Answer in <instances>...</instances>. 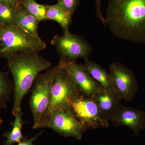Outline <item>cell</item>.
<instances>
[{"label":"cell","instance_id":"cell-1","mask_svg":"<svg viewBox=\"0 0 145 145\" xmlns=\"http://www.w3.org/2000/svg\"><path fill=\"white\" fill-rule=\"evenodd\" d=\"M105 20L118 39L145 44V0H108Z\"/></svg>","mask_w":145,"mask_h":145},{"label":"cell","instance_id":"cell-2","mask_svg":"<svg viewBox=\"0 0 145 145\" xmlns=\"http://www.w3.org/2000/svg\"><path fill=\"white\" fill-rule=\"evenodd\" d=\"M7 59L9 72L13 79V116L22 111V103L24 96L33 86L39 74L52 67V64L38 53H19Z\"/></svg>","mask_w":145,"mask_h":145},{"label":"cell","instance_id":"cell-3","mask_svg":"<svg viewBox=\"0 0 145 145\" xmlns=\"http://www.w3.org/2000/svg\"><path fill=\"white\" fill-rule=\"evenodd\" d=\"M46 43L19 26L0 25V57L8 58L19 53H38L45 49Z\"/></svg>","mask_w":145,"mask_h":145},{"label":"cell","instance_id":"cell-4","mask_svg":"<svg viewBox=\"0 0 145 145\" xmlns=\"http://www.w3.org/2000/svg\"><path fill=\"white\" fill-rule=\"evenodd\" d=\"M39 128H49L64 137L82 139L83 134L89 129L81 123L70 109L48 110L42 116Z\"/></svg>","mask_w":145,"mask_h":145},{"label":"cell","instance_id":"cell-5","mask_svg":"<svg viewBox=\"0 0 145 145\" xmlns=\"http://www.w3.org/2000/svg\"><path fill=\"white\" fill-rule=\"evenodd\" d=\"M55 71L56 66L39 74L32 86L29 106L33 116L34 129L39 128L42 116L49 108Z\"/></svg>","mask_w":145,"mask_h":145},{"label":"cell","instance_id":"cell-6","mask_svg":"<svg viewBox=\"0 0 145 145\" xmlns=\"http://www.w3.org/2000/svg\"><path fill=\"white\" fill-rule=\"evenodd\" d=\"M81 93L70 74L58 63L56 66L50 105L48 110L69 109L71 101Z\"/></svg>","mask_w":145,"mask_h":145},{"label":"cell","instance_id":"cell-7","mask_svg":"<svg viewBox=\"0 0 145 145\" xmlns=\"http://www.w3.org/2000/svg\"><path fill=\"white\" fill-rule=\"evenodd\" d=\"M69 109L78 121L89 129L108 127L109 121L103 117L95 101L81 93L71 101Z\"/></svg>","mask_w":145,"mask_h":145},{"label":"cell","instance_id":"cell-8","mask_svg":"<svg viewBox=\"0 0 145 145\" xmlns=\"http://www.w3.org/2000/svg\"><path fill=\"white\" fill-rule=\"evenodd\" d=\"M61 58L75 61L79 58H88L93 48L88 42L81 36L64 31L62 36L55 35L51 41Z\"/></svg>","mask_w":145,"mask_h":145},{"label":"cell","instance_id":"cell-9","mask_svg":"<svg viewBox=\"0 0 145 145\" xmlns=\"http://www.w3.org/2000/svg\"><path fill=\"white\" fill-rule=\"evenodd\" d=\"M109 74L112 86L122 99L132 101L138 91L139 85L135 73L121 63H112Z\"/></svg>","mask_w":145,"mask_h":145},{"label":"cell","instance_id":"cell-10","mask_svg":"<svg viewBox=\"0 0 145 145\" xmlns=\"http://www.w3.org/2000/svg\"><path fill=\"white\" fill-rule=\"evenodd\" d=\"M58 63L70 74L81 93L86 97L92 99L96 93L103 89L91 77L84 65L62 58Z\"/></svg>","mask_w":145,"mask_h":145},{"label":"cell","instance_id":"cell-11","mask_svg":"<svg viewBox=\"0 0 145 145\" xmlns=\"http://www.w3.org/2000/svg\"><path fill=\"white\" fill-rule=\"evenodd\" d=\"M115 126H124L130 129L136 136L145 130V112L120 104L110 119Z\"/></svg>","mask_w":145,"mask_h":145},{"label":"cell","instance_id":"cell-12","mask_svg":"<svg viewBox=\"0 0 145 145\" xmlns=\"http://www.w3.org/2000/svg\"><path fill=\"white\" fill-rule=\"evenodd\" d=\"M93 101L105 119L109 121L120 105L122 98L115 90L103 89L94 96Z\"/></svg>","mask_w":145,"mask_h":145},{"label":"cell","instance_id":"cell-13","mask_svg":"<svg viewBox=\"0 0 145 145\" xmlns=\"http://www.w3.org/2000/svg\"><path fill=\"white\" fill-rule=\"evenodd\" d=\"M84 66L88 72L103 89L115 90L112 86L109 73L98 63L85 58Z\"/></svg>","mask_w":145,"mask_h":145},{"label":"cell","instance_id":"cell-14","mask_svg":"<svg viewBox=\"0 0 145 145\" xmlns=\"http://www.w3.org/2000/svg\"><path fill=\"white\" fill-rule=\"evenodd\" d=\"M16 18L18 26L34 36H39L38 29L40 20L22 5L16 7Z\"/></svg>","mask_w":145,"mask_h":145},{"label":"cell","instance_id":"cell-15","mask_svg":"<svg viewBox=\"0 0 145 145\" xmlns=\"http://www.w3.org/2000/svg\"><path fill=\"white\" fill-rule=\"evenodd\" d=\"M72 17L58 3L53 5H47L46 21L57 22L64 31L69 30V27L72 22Z\"/></svg>","mask_w":145,"mask_h":145},{"label":"cell","instance_id":"cell-16","mask_svg":"<svg viewBox=\"0 0 145 145\" xmlns=\"http://www.w3.org/2000/svg\"><path fill=\"white\" fill-rule=\"evenodd\" d=\"M24 113L22 111L18 112L14 117L15 119L11 123L12 129L3 135L6 138L3 145H14L16 143H20L24 139L22 133V129L24 122L23 120Z\"/></svg>","mask_w":145,"mask_h":145},{"label":"cell","instance_id":"cell-17","mask_svg":"<svg viewBox=\"0 0 145 145\" xmlns=\"http://www.w3.org/2000/svg\"><path fill=\"white\" fill-rule=\"evenodd\" d=\"M13 92L14 86L8 73L3 71L0 67V108L7 107Z\"/></svg>","mask_w":145,"mask_h":145},{"label":"cell","instance_id":"cell-18","mask_svg":"<svg viewBox=\"0 0 145 145\" xmlns=\"http://www.w3.org/2000/svg\"><path fill=\"white\" fill-rule=\"evenodd\" d=\"M16 7L0 3V25L6 26H18L16 18Z\"/></svg>","mask_w":145,"mask_h":145},{"label":"cell","instance_id":"cell-19","mask_svg":"<svg viewBox=\"0 0 145 145\" xmlns=\"http://www.w3.org/2000/svg\"><path fill=\"white\" fill-rule=\"evenodd\" d=\"M21 5L29 13L41 21H46V13L47 5H42L35 0H19Z\"/></svg>","mask_w":145,"mask_h":145},{"label":"cell","instance_id":"cell-20","mask_svg":"<svg viewBox=\"0 0 145 145\" xmlns=\"http://www.w3.org/2000/svg\"><path fill=\"white\" fill-rule=\"evenodd\" d=\"M57 3L67 13L72 16L79 5L80 0H57Z\"/></svg>","mask_w":145,"mask_h":145},{"label":"cell","instance_id":"cell-21","mask_svg":"<svg viewBox=\"0 0 145 145\" xmlns=\"http://www.w3.org/2000/svg\"><path fill=\"white\" fill-rule=\"evenodd\" d=\"M102 1L103 0H95L96 5V16L99 20L101 21L104 26L105 27V17L102 13V9H101V4H102Z\"/></svg>","mask_w":145,"mask_h":145},{"label":"cell","instance_id":"cell-22","mask_svg":"<svg viewBox=\"0 0 145 145\" xmlns=\"http://www.w3.org/2000/svg\"><path fill=\"white\" fill-rule=\"evenodd\" d=\"M43 131L40 132V133H38L37 135H35L34 137H31V138L28 139H24V140L21 141L20 143H18L17 145H35L33 144V142L42 133Z\"/></svg>","mask_w":145,"mask_h":145},{"label":"cell","instance_id":"cell-23","mask_svg":"<svg viewBox=\"0 0 145 145\" xmlns=\"http://www.w3.org/2000/svg\"><path fill=\"white\" fill-rule=\"evenodd\" d=\"M0 3H7L16 7H19L21 6L19 0H0Z\"/></svg>","mask_w":145,"mask_h":145},{"label":"cell","instance_id":"cell-24","mask_svg":"<svg viewBox=\"0 0 145 145\" xmlns=\"http://www.w3.org/2000/svg\"><path fill=\"white\" fill-rule=\"evenodd\" d=\"M1 109L0 108V129H1V125L3 123V120L1 118Z\"/></svg>","mask_w":145,"mask_h":145}]
</instances>
